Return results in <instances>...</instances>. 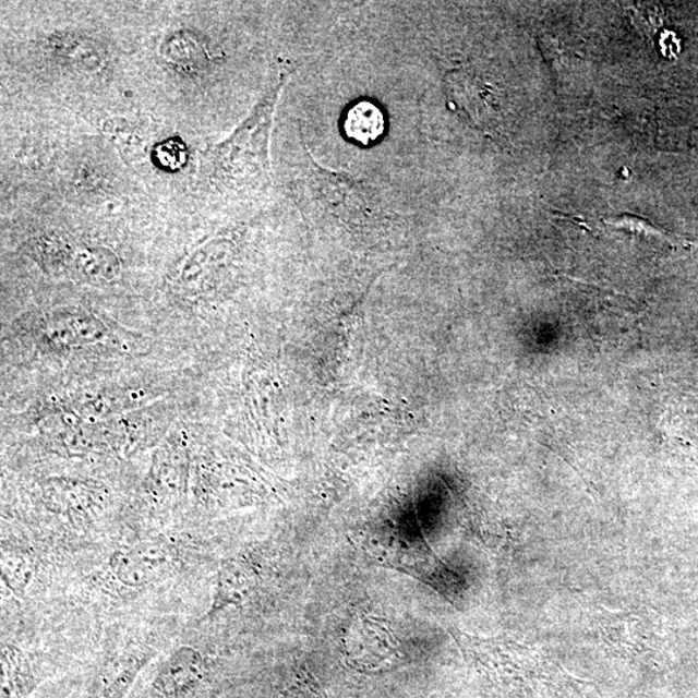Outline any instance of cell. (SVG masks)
Instances as JSON below:
<instances>
[{
    "label": "cell",
    "instance_id": "1",
    "mask_svg": "<svg viewBox=\"0 0 698 698\" xmlns=\"http://www.w3.org/2000/svg\"><path fill=\"white\" fill-rule=\"evenodd\" d=\"M294 72L289 61L279 60L270 68L267 87L253 113L225 143L209 152L214 173L230 186L255 185L267 180L270 132L274 128L279 95Z\"/></svg>",
    "mask_w": 698,
    "mask_h": 698
},
{
    "label": "cell",
    "instance_id": "2",
    "mask_svg": "<svg viewBox=\"0 0 698 698\" xmlns=\"http://www.w3.org/2000/svg\"><path fill=\"white\" fill-rule=\"evenodd\" d=\"M181 557L164 541L124 543L110 554L108 579L123 590L140 591L163 583L180 567Z\"/></svg>",
    "mask_w": 698,
    "mask_h": 698
},
{
    "label": "cell",
    "instance_id": "3",
    "mask_svg": "<svg viewBox=\"0 0 698 698\" xmlns=\"http://www.w3.org/2000/svg\"><path fill=\"white\" fill-rule=\"evenodd\" d=\"M346 654L356 667L388 669L400 660V646L389 626L381 618H356L346 635Z\"/></svg>",
    "mask_w": 698,
    "mask_h": 698
},
{
    "label": "cell",
    "instance_id": "4",
    "mask_svg": "<svg viewBox=\"0 0 698 698\" xmlns=\"http://www.w3.org/2000/svg\"><path fill=\"white\" fill-rule=\"evenodd\" d=\"M263 583V570L253 555L226 558L216 574L213 602L206 618L213 619L230 606H241L253 598Z\"/></svg>",
    "mask_w": 698,
    "mask_h": 698
},
{
    "label": "cell",
    "instance_id": "5",
    "mask_svg": "<svg viewBox=\"0 0 698 698\" xmlns=\"http://www.w3.org/2000/svg\"><path fill=\"white\" fill-rule=\"evenodd\" d=\"M206 659L200 649L180 646L160 662L152 698H194L204 687Z\"/></svg>",
    "mask_w": 698,
    "mask_h": 698
},
{
    "label": "cell",
    "instance_id": "6",
    "mask_svg": "<svg viewBox=\"0 0 698 698\" xmlns=\"http://www.w3.org/2000/svg\"><path fill=\"white\" fill-rule=\"evenodd\" d=\"M190 459L181 445L166 444L153 457L146 492L160 504H171L185 494Z\"/></svg>",
    "mask_w": 698,
    "mask_h": 698
},
{
    "label": "cell",
    "instance_id": "7",
    "mask_svg": "<svg viewBox=\"0 0 698 698\" xmlns=\"http://www.w3.org/2000/svg\"><path fill=\"white\" fill-rule=\"evenodd\" d=\"M41 493L46 507L70 521H86L99 512L103 504L99 486L80 480L47 481Z\"/></svg>",
    "mask_w": 698,
    "mask_h": 698
},
{
    "label": "cell",
    "instance_id": "8",
    "mask_svg": "<svg viewBox=\"0 0 698 698\" xmlns=\"http://www.w3.org/2000/svg\"><path fill=\"white\" fill-rule=\"evenodd\" d=\"M44 679V670L33 654L3 641L2 698H29Z\"/></svg>",
    "mask_w": 698,
    "mask_h": 698
},
{
    "label": "cell",
    "instance_id": "9",
    "mask_svg": "<svg viewBox=\"0 0 698 698\" xmlns=\"http://www.w3.org/2000/svg\"><path fill=\"white\" fill-rule=\"evenodd\" d=\"M152 655L149 649L140 648L109 661L97 674L87 698H123Z\"/></svg>",
    "mask_w": 698,
    "mask_h": 698
},
{
    "label": "cell",
    "instance_id": "10",
    "mask_svg": "<svg viewBox=\"0 0 698 698\" xmlns=\"http://www.w3.org/2000/svg\"><path fill=\"white\" fill-rule=\"evenodd\" d=\"M446 93L456 110L462 113L479 125L481 118L486 116L488 108L493 105V91L481 82L477 76L469 73L450 72L445 76Z\"/></svg>",
    "mask_w": 698,
    "mask_h": 698
},
{
    "label": "cell",
    "instance_id": "11",
    "mask_svg": "<svg viewBox=\"0 0 698 698\" xmlns=\"http://www.w3.org/2000/svg\"><path fill=\"white\" fill-rule=\"evenodd\" d=\"M46 327L47 338L55 345L81 346L100 340L104 334L100 321L86 314H64L52 317Z\"/></svg>",
    "mask_w": 698,
    "mask_h": 698
},
{
    "label": "cell",
    "instance_id": "12",
    "mask_svg": "<svg viewBox=\"0 0 698 698\" xmlns=\"http://www.w3.org/2000/svg\"><path fill=\"white\" fill-rule=\"evenodd\" d=\"M345 134L360 145H373L386 130L383 111L372 101H359L347 110Z\"/></svg>",
    "mask_w": 698,
    "mask_h": 698
},
{
    "label": "cell",
    "instance_id": "13",
    "mask_svg": "<svg viewBox=\"0 0 698 698\" xmlns=\"http://www.w3.org/2000/svg\"><path fill=\"white\" fill-rule=\"evenodd\" d=\"M37 576V561L27 551L16 547L2 550V577L7 589L25 593Z\"/></svg>",
    "mask_w": 698,
    "mask_h": 698
},
{
    "label": "cell",
    "instance_id": "14",
    "mask_svg": "<svg viewBox=\"0 0 698 698\" xmlns=\"http://www.w3.org/2000/svg\"><path fill=\"white\" fill-rule=\"evenodd\" d=\"M277 698H330L309 673L292 674Z\"/></svg>",
    "mask_w": 698,
    "mask_h": 698
}]
</instances>
